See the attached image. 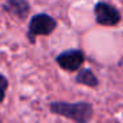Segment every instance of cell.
<instances>
[{
    "label": "cell",
    "mask_w": 123,
    "mask_h": 123,
    "mask_svg": "<svg viewBox=\"0 0 123 123\" xmlns=\"http://www.w3.org/2000/svg\"><path fill=\"white\" fill-rule=\"evenodd\" d=\"M50 111L69 118L77 123H89L93 115V107L90 103L86 102H78V103L53 102L50 105Z\"/></svg>",
    "instance_id": "obj_1"
},
{
    "label": "cell",
    "mask_w": 123,
    "mask_h": 123,
    "mask_svg": "<svg viewBox=\"0 0 123 123\" xmlns=\"http://www.w3.org/2000/svg\"><path fill=\"white\" fill-rule=\"evenodd\" d=\"M56 28V20L45 13H40L32 17L29 24V36L31 41H35V36L38 35H50Z\"/></svg>",
    "instance_id": "obj_2"
},
{
    "label": "cell",
    "mask_w": 123,
    "mask_h": 123,
    "mask_svg": "<svg viewBox=\"0 0 123 123\" xmlns=\"http://www.w3.org/2000/svg\"><path fill=\"white\" fill-rule=\"evenodd\" d=\"M95 17L102 25H115L120 20L119 12L106 3H98L95 6Z\"/></svg>",
    "instance_id": "obj_3"
},
{
    "label": "cell",
    "mask_w": 123,
    "mask_h": 123,
    "mask_svg": "<svg viewBox=\"0 0 123 123\" xmlns=\"http://www.w3.org/2000/svg\"><path fill=\"white\" fill-rule=\"evenodd\" d=\"M58 65L65 70L74 72L81 68L83 62V53L81 50H66L57 57Z\"/></svg>",
    "instance_id": "obj_4"
},
{
    "label": "cell",
    "mask_w": 123,
    "mask_h": 123,
    "mask_svg": "<svg viewBox=\"0 0 123 123\" xmlns=\"http://www.w3.org/2000/svg\"><path fill=\"white\" fill-rule=\"evenodd\" d=\"M4 11L9 12V13L15 15V16L24 19L29 12V4L27 0H8L4 4Z\"/></svg>",
    "instance_id": "obj_5"
},
{
    "label": "cell",
    "mask_w": 123,
    "mask_h": 123,
    "mask_svg": "<svg viewBox=\"0 0 123 123\" xmlns=\"http://www.w3.org/2000/svg\"><path fill=\"white\" fill-rule=\"evenodd\" d=\"M77 82L82 83V85H86V86H91V87L98 85V80L94 75V73L87 69H83L80 72V74L77 75Z\"/></svg>",
    "instance_id": "obj_6"
},
{
    "label": "cell",
    "mask_w": 123,
    "mask_h": 123,
    "mask_svg": "<svg viewBox=\"0 0 123 123\" xmlns=\"http://www.w3.org/2000/svg\"><path fill=\"white\" fill-rule=\"evenodd\" d=\"M7 87H8V81H7V78L4 75L0 74V102H3Z\"/></svg>",
    "instance_id": "obj_7"
},
{
    "label": "cell",
    "mask_w": 123,
    "mask_h": 123,
    "mask_svg": "<svg viewBox=\"0 0 123 123\" xmlns=\"http://www.w3.org/2000/svg\"><path fill=\"white\" fill-rule=\"evenodd\" d=\"M0 123H1V122H0Z\"/></svg>",
    "instance_id": "obj_8"
}]
</instances>
